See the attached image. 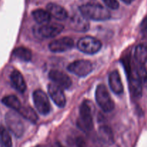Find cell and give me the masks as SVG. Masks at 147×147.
I'll use <instances>...</instances> for the list:
<instances>
[{
    "instance_id": "cell-17",
    "label": "cell",
    "mask_w": 147,
    "mask_h": 147,
    "mask_svg": "<svg viewBox=\"0 0 147 147\" xmlns=\"http://www.w3.org/2000/svg\"><path fill=\"white\" fill-rule=\"evenodd\" d=\"M1 102H2L3 104L7 106V107L10 108V109L17 112H18L19 110L22 106L18 98L14 95H9V96H4L1 100Z\"/></svg>"
},
{
    "instance_id": "cell-18",
    "label": "cell",
    "mask_w": 147,
    "mask_h": 147,
    "mask_svg": "<svg viewBox=\"0 0 147 147\" xmlns=\"http://www.w3.org/2000/svg\"><path fill=\"white\" fill-rule=\"evenodd\" d=\"M134 57L138 64L144 65L147 62V47L139 45L135 48Z\"/></svg>"
},
{
    "instance_id": "cell-15",
    "label": "cell",
    "mask_w": 147,
    "mask_h": 147,
    "mask_svg": "<svg viewBox=\"0 0 147 147\" xmlns=\"http://www.w3.org/2000/svg\"><path fill=\"white\" fill-rule=\"evenodd\" d=\"M10 80L13 87L20 93H24L27 88L22 75L17 70H14L10 75Z\"/></svg>"
},
{
    "instance_id": "cell-23",
    "label": "cell",
    "mask_w": 147,
    "mask_h": 147,
    "mask_svg": "<svg viewBox=\"0 0 147 147\" xmlns=\"http://www.w3.org/2000/svg\"><path fill=\"white\" fill-rule=\"evenodd\" d=\"M100 134L101 137L104 139L106 142L109 143H113V135L112 131L109 126H102L100 127Z\"/></svg>"
},
{
    "instance_id": "cell-22",
    "label": "cell",
    "mask_w": 147,
    "mask_h": 147,
    "mask_svg": "<svg viewBox=\"0 0 147 147\" xmlns=\"http://www.w3.org/2000/svg\"><path fill=\"white\" fill-rule=\"evenodd\" d=\"M136 70L139 80L142 82V86H147V70L144 65L138 64L136 66Z\"/></svg>"
},
{
    "instance_id": "cell-4",
    "label": "cell",
    "mask_w": 147,
    "mask_h": 147,
    "mask_svg": "<svg viewBox=\"0 0 147 147\" xmlns=\"http://www.w3.org/2000/svg\"><path fill=\"white\" fill-rule=\"evenodd\" d=\"M8 129L17 138L21 137L24 132V126L20 115L15 111H9L5 116Z\"/></svg>"
},
{
    "instance_id": "cell-6",
    "label": "cell",
    "mask_w": 147,
    "mask_h": 147,
    "mask_svg": "<svg viewBox=\"0 0 147 147\" xmlns=\"http://www.w3.org/2000/svg\"><path fill=\"white\" fill-rule=\"evenodd\" d=\"M93 66L90 61L78 60L73 62L67 66V70L78 77H85L93 71Z\"/></svg>"
},
{
    "instance_id": "cell-13",
    "label": "cell",
    "mask_w": 147,
    "mask_h": 147,
    "mask_svg": "<svg viewBox=\"0 0 147 147\" xmlns=\"http://www.w3.org/2000/svg\"><path fill=\"white\" fill-rule=\"evenodd\" d=\"M109 83L110 88L115 94L121 95L123 92V86L118 70H113L109 75Z\"/></svg>"
},
{
    "instance_id": "cell-9",
    "label": "cell",
    "mask_w": 147,
    "mask_h": 147,
    "mask_svg": "<svg viewBox=\"0 0 147 147\" xmlns=\"http://www.w3.org/2000/svg\"><path fill=\"white\" fill-rule=\"evenodd\" d=\"M64 29V26L59 23H47L38 29V33L44 38H53L58 35Z\"/></svg>"
},
{
    "instance_id": "cell-16",
    "label": "cell",
    "mask_w": 147,
    "mask_h": 147,
    "mask_svg": "<svg viewBox=\"0 0 147 147\" xmlns=\"http://www.w3.org/2000/svg\"><path fill=\"white\" fill-rule=\"evenodd\" d=\"M32 17L38 24H47L51 20V15L47 10L38 9L32 11Z\"/></svg>"
},
{
    "instance_id": "cell-27",
    "label": "cell",
    "mask_w": 147,
    "mask_h": 147,
    "mask_svg": "<svg viewBox=\"0 0 147 147\" xmlns=\"http://www.w3.org/2000/svg\"><path fill=\"white\" fill-rule=\"evenodd\" d=\"M121 1H123V2H124L125 4H131V2H133V1H134V0H121Z\"/></svg>"
},
{
    "instance_id": "cell-11",
    "label": "cell",
    "mask_w": 147,
    "mask_h": 147,
    "mask_svg": "<svg viewBox=\"0 0 147 147\" xmlns=\"http://www.w3.org/2000/svg\"><path fill=\"white\" fill-rule=\"evenodd\" d=\"M48 93L53 101L58 107L63 108L65 106L66 98L63 90L55 84H50L48 86Z\"/></svg>"
},
{
    "instance_id": "cell-25",
    "label": "cell",
    "mask_w": 147,
    "mask_h": 147,
    "mask_svg": "<svg viewBox=\"0 0 147 147\" xmlns=\"http://www.w3.org/2000/svg\"><path fill=\"white\" fill-rule=\"evenodd\" d=\"M142 35H143L144 38L147 39V27L142 29Z\"/></svg>"
},
{
    "instance_id": "cell-24",
    "label": "cell",
    "mask_w": 147,
    "mask_h": 147,
    "mask_svg": "<svg viewBox=\"0 0 147 147\" xmlns=\"http://www.w3.org/2000/svg\"><path fill=\"white\" fill-rule=\"evenodd\" d=\"M106 7L111 9H117L119 7V4L117 0H103Z\"/></svg>"
},
{
    "instance_id": "cell-14",
    "label": "cell",
    "mask_w": 147,
    "mask_h": 147,
    "mask_svg": "<svg viewBox=\"0 0 147 147\" xmlns=\"http://www.w3.org/2000/svg\"><path fill=\"white\" fill-rule=\"evenodd\" d=\"M47 11L51 17L60 21L66 20L68 17V13L65 9L55 3H49L47 5Z\"/></svg>"
},
{
    "instance_id": "cell-20",
    "label": "cell",
    "mask_w": 147,
    "mask_h": 147,
    "mask_svg": "<svg viewBox=\"0 0 147 147\" xmlns=\"http://www.w3.org/2000/svg\"><path fill=\"white\" fill-rule=\"evenodd\" d=\"M13 55L22 61L28 62L32 59V52L24 47H19L13 52Z\"/></svg>"
},
{
    "instance_id": "cell-3",
    "label": "cell",
    "mask_w": 147,
    "mask_h": 147,
    "mask_svg": "<svg viewBox=\"0 0 147 147\" xmlns=\"http://www.w3.org/2000/svg\"><path fill=\"white\" fill-rule=\"evenodd\" d=\"M96 100L103 111L111 112L114 109V103L104 85L100 84L96 88Z\"/></svg>"
},
{
    "instance_id": "cell-21",
    "label": "cell",
    "mask_w": 147,
    "mask_h": 147,
    "mask_svg": "<svg viewBox=\"0 0 147 147\" xmlns=\"http://www.w3.org/2000/svg\"><path fill=\"white\" fill-rule=\"evenodd\" d=\"M0 142L4 147H12V141L9 133L4 126H0Z\"/></svg>"
},
{
    "instance_id": "cell-1",
    "label": "cell",
    "mask_w": 147,
    "mask_h": 147,
    "mask_svg": "<svg viewBox=\"0 0 147 147\" xmlns=\"http://www.w3.org/2000/svg\"><path fill=\"white\" fill-rule=\"evenodd\" d=\"M80 13L86 19L94 21H106L111 18L109 9L98 4L88 3L79 7Z\"/></svg>"
},
{
    "instance_id": "cell-12",
    "label": "cell",
    "mask_w": 147,
    "mask_h": 147,
    "mask_svg": "<svg viewBox=\"0 0 147 147\" xmlns=\"http://www.w3.org/2000/svg\"><path fill=\"white\" fill-rule=\"evenodd\" d=\"M70 25L72 30L76 32H86L89 30L90 27L88 19L83 17L80 13L72 17Z\"/></svg>"
},
{
    "instance_id": "cell-2",
    "label": "cell",
    "mask_w": 147,
    "mask_h": 147,
    "mask_svg": "<svg viewBox=\"0 0 147 147\" xmlns=\"http://www.w3.org/2000/svg\"><path fill=\"white\" fill-rule=\"evenodd\" d=\"M93 104L86 100L80 108V116L77 121V126L83 131H90L93 128Z\"/></svg>"
},
{
    "instance_id": "cell-19",
    "label": "cell",
    "mask_w": 147,
    "mask_h": 147,
    "mask_svg": "<svg viewBox=\"0 0 147 147\" xmlns=\"http://www.w3.org/2000/svg\"><path fill=\"white\" fill-rule=\"evenodd\" d=\"M18 113L20 116L26 119L27 120L30 121L32 123H36L38 119L37 113L30 106H22L21 109L19 110Z\"/></svg>"
},
{
    "instance_id": "cell-5",
    "label": "cell",
    "mask_w": 147,
    "mask_h": 147,
    "mask_svg": "<svg viewBox=\"0 0 147 147\" xmlns=\"http://www.w3.org/2000/svg\"><path fill=\"white\" fill-rule=\"evenodd\" d=\"M77 47L80 51L88 55L97 53L101 49L102 44L98 40L90 36H86L78 40Z\"/></svg>"
},
{
    "instance_id": "cell-8",
    "label": "cell",
    "mask_w": 147,
    "mask_h": 147,
    "mask_svg": "<svg viewBox=\"0 0 147 147\" xmlns=\"http://www.w3.org/2000/svg\"><path fill=\"white\" fill-rule=\"evenodd\" d=\"M49 78L62 89H67L71 86L72 81L67 75L57 70H52L49 73Z\"/></svg>"
},
{
    "instance_id": "cell-10",
    "label": "cell",
    "mask_w": 147,
    "mask_h": 147,
    "mask_svg": "<svg viewBox=\"0 0 147 147\" xmlns=\"http://www.w3.org/2000/svg\"><path fill=\"white\" fill-rule=\"evenodd\" d=\"M73 46V40L70 37H65L51 42L49 44V49L53 53H63L70 50Z\"/></svg>"
},
{
    "instance_id": "cell-7",
    "label": "cell",
    "mask_w": 147,
    "mask_h": 147,
    "mask_svg": "<svg viewBox=\"0 0 147 147\" xmlns=\"http://www.w3.org/2000/svg\"><path fill=\"white\" fill-rule=\"evenodd\" d=\"M33 101L37 111L42 115H47L50 113L51 106L48 97L41 90H37L33 93Z\"/></svg>"
},
{
    "instance_id": "cell-26",
    "label": "cell",
    "mask_w": 147,
    "mask_h": 147,
    "mask_svg": "<svg viewBox=\"0 0 147 147\" xmlns=\"http://www.w3.org/2000/svg\"><path fill=\"white\" fill-rule=\"evenodd\" d=\"M147 27V17L143 20V22H142V29L144 28V27Z\"/></svg>"
}]
</instances>
